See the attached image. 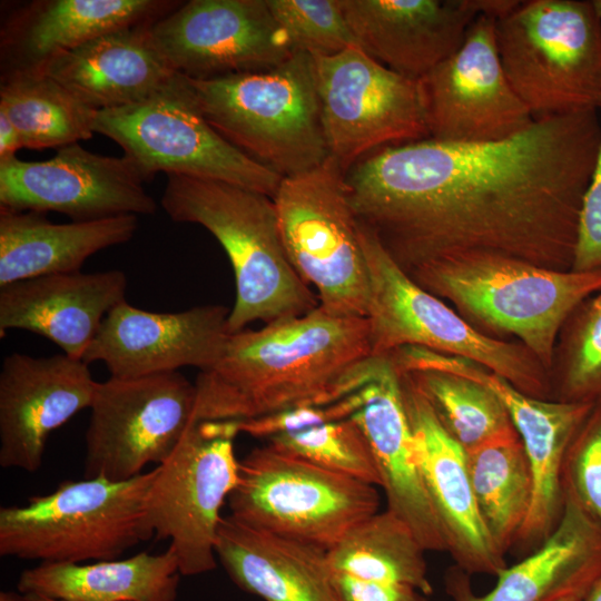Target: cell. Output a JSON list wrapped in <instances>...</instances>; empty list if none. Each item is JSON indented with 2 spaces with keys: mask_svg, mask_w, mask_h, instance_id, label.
<instances>
[{
  "mask_svg": "<svg viewBox=\"0 0 601 601\" xmlns=\"http://www.w3.org/2000/svg\"><path fill=\"white\" fill-rule=\"evenodd\" d=\"M599 110L534 119L491 142L384 147L345 174L356 218L405 270L459 250L571 270Z\"/></svg>",
  "mask_w": 601,
  "mask_h": 601,
  "instance_id": "1",
  "label": "cell"
},
{
  "mask_svg": "<svg viewBox=\"0 0 601 601\" xmlns=\"http://www.w3.org/2000/svg\"><path fill=\"white\" fill-rule=\"evenodd\" d=\"M372 356L366 317L319 305L309 313L229 334L217 361L199 371L195 422L249 421L333 403L353 392Z\"/></svg>",
  "mask_w": 601,
  "mask_h": 601,
  "instance_id": "2",
  "label": "cell"
},
{
  "mask_svg": "<svg viewBox=\"0 0 601 601\" xmlns=\"http://www.w3.org/2000/svg\"><path fill=\"white\" fill-rule=\"evenodd\" d=\"M160 205L171 220L206 228L225 249L236 286L228 334L257 321L303 316L318 306L317 295L289 262L272 197L225 181L169 174Z\"/></svg>",
  "mask_w": 601,
  "mask_h": 601,
  "instance_id": "3",
  "label": "cell"
},
{
  "mask_svg": "<svg viewBox=\"0 0 601 601\" xmlns=\"http://www.w3.org/2000/svg\"><path fill=\"white\" fill-rule=\"evenodd\" d=\"M405 273L477 324L516 336L546 367L562 325L601 290V269L559 270L485 250L443 254Z\"/></svg>",
  "mask_w": 601,
  "mask_h": 601,
  "instance_id": "4",
  "label": "cell"
},
{
  "mask_svg": "<svg viewBox=\"0 0 601 601\" xmlns=\"http://www.w3.org/2000/svg\"><path fill=\"white\" fill-rule=\"evenodd\" d=\"M184 78L207 122L283 178L307 171L329 156L311 55L293 52L265 71Z\"/></svg>",
  "mask_w": 601,
  "mask_h": 601,
  "instance_id": "5",
  "label": "cell"
},
{
  "mask_svg": "<svg viewBox=\"0 0 601 601\" xmlns=\"http://www.w3.org/2000/svg\"><path fill=\"white\" fill-rule=\"evenodd\" d=\"M156 469L130 480L61 482L24 505L0 509V555L40 563L119 559L154 536L147 499Z\"/></svg>",
  "mask_w": 601,
  "mask_h": 601,
  "instance_id": "6",
  "label": "cell"
},
{
  "mask_svg": "<svg viewBox=\"0 0 601 601\" xmlns=\"http://www.w3.org/2000/svg\"><path fill=\"white\" fill-rule=\"evenodd\" d=\"M505 76L533 119L601 108V19L592 1H520L496 19Z\"/></svg>",
  "mask_w": 601,
  "mask_h": 601,
  "instance_id": "7",
  "label": "cell"
},
{
  "mask_svg": "<svg viewBox=\"0 0 601 601\" xmlns=\"http://www.w3.org/2000/svg\"><path fill=\"white\" fill-rule=\"evenodd\" d=\"M358 234L370 278L365 317L372 355H388L403 346H421L474 361L522 393L546 397L549 386L542 365L534 362L536 358L528 348L479 332L417 285L377 236L359 221Z\"/></svg>",
  "mask_w": 601,
  "mask_h": 601,
  "instance_id": "8",
  "label": "cell"
},
{
  "mask_svg": "<svg viewBox=\"0 0 601 601\" xmlns=\"http://www.w3.org/2000/svg\"><path fill=\"white\" fill-rule=\"evenodd\" d=\"M345 174L328 156L284 177L273 200L289 262L317 289L318 305L332 315L365 317L368 269Z\"/></svg>",
  "mask_w": 601,
  "mask_h": 601,
  "instance_id": "9",
  "label": "cell"
},
{
  "mask_svg": "<svg viewBox=\"0 0 601 601\" xmlns=\"http://www.w3.org/2000/svg\"><path fill=\"white\" fill-rule=\"evenodd\" d=\"M230 516L326 551L378 512L376 486L266 443L239 461Z\"/></svg>",
  "mask_w": 601,
  "mask_h": 601,
  "instance_id": "10",
  "label": "cell"
},
{
  "mask_svg": "<svg viewBox=\"0 0 601 601\" xmlns=\"http://www.w3.org/2000/svg\"><path fill=\"white\" fill-rule=\"evenodd\" d=\"M95 132L117 142L146 180L164 171L225 181L273 198L283 179L207 122L180 75L141 102L99 110Z\"/></svg>",
  "mask_w": 601,
  "mask_h": 601,
  "instance_id": "11",
  "label": "cell"
},
{
  "mask_svg": "<svg viewBox=\"0 0 601 601\" xmlns=\"http://www.w3.org/2000/svg\"><path fill=\"white\" fill-rule=\"evenodd\" d=\"M237 421H200L186 432L149 489L147 512L154 536L169 540L183 575L216 568L220 510L238 481L234 440Z\"/></svg>",
  "mask_w": 601,
  "mask_h": 601,
  "instance_id": "12",
  "label": "cell"
},
{
  "mask_svg": "<svg viewBox=\"0 0 601 601\" xmlns=\"http://www.w3.org/2000/svg\"><path fill=\"white\" fill-rule=\"evenodd\" d=\"M313 59L325 141L345 173L372 150L428 138L420 79L361 48Z\"/></svg>",
  "mask_w": 601,
  "mask_h": 601,
  "instance_id": "13",
  "label": "cell"
},
{
  "mask_svg": "<svg viewBox=\"0 0 601 601\" xmlns=\"http://www.w3.org/2000/svg\"><path fill=\"white\" fill-rule=\"evenodd\" d=\"M196 386L180 372L98 382L83 477L126 481L169 459L195 424Z\"/></svg>",
  "mask_w": 601,
  "mask_h": 601,
  "instance_id": "14",
  "label": "cell"
},
{
  "mask_svg": "<svg viewBox=\"0 0 601 601\" xmlns=\"http://www.w3.org/2000/svg\"><path fill=\"white\" fill-rule=\"evenodd\" d=\"M495 22L490 16L476 17L462 46L420 79L428 138L460 144L497 141L534 120L503 70Z\"/></svg>",
  "mask_w": 601,
  "mask_h": 601,
  "instance_id": "15",
  "label": "cell"
},
{
  "mask_svg": "<svg viewBox=\"0 0 601 601\" xmlns=\"http://www.w3.org/2000/svg\"><path fill=\"white\" fill-rule=\"evenodd\" d=\"M150 36L168 66L191 79L265 71L293 55L266 0L181 2Z\"/></svg>",
  "mask_w": 601,
  "mask_h": 601,
  "instance_id": "16",
  "label": "cell"
},
{
  "mask_svg": "<svg viewBox=\"0 0 601 601\" xmlns=\"http://www.w3.org/2000/svg\"><path fill=\"white\" fill-rule=\"evenodd\" d=\"M145 181L127 156H104L72 144L48 160H0V209L56 211L71 221L151 215L157 204Z\"/></svg>",
  "mask_w": 601,
  "mask_h": 601,
  "instance_id": "17",
  "label": "cell"
},
{
  "mask_svg": "<svg viewBox=\"0 0 601 601\" xmlns=\"http://www.w3.org/2000/svg\"><path fill=\"white\" fill-rule=\"evenodd\" d=\"M229 313L224 305L155 313L125 299L105 317L82 361L101 362L110 376L120 378L178 372L185 366L203 371L225 346Z\"/></svg>",
  "mask_w": 601,
  "mask_h": 601,
  "instance_id": "18",
  "label": "cell"
},
{
  "mask_svg": "<svg viewBox=\"0 0 601 601\" xmlns=\"http://www.w3.org/2000/svg\"><path fill=\"white\" fill-rule=\"evenodd\" d=\"M97 383L89 364L63 353L6 356L0 371V465L38 471L50 433L90 407Z\"/></svg>",
  "mask_w": 601,
  "mask_h": 601,
  "instance_id": "19",
  "label": "cell"
},
{
  "mask_svg": "<svg viewBox=\"0 0 601 601\" xmlns=\"http://www.w3.org/2000/svg\"><path fill=\"white\" fill-rule=\"evenodd\" d=\"M352 418L371 446L387 508L403 520L425 549L446 552L445 539L423 481L406 413L401 372L390 355H372L356 387Z\"/></svg>",
  "mask_w": 601,
  "mask_h": 601,
  "instance_id": "20",
  "label": "cell"
},
{
  "mask_svg": "<svg viewBox=\"0 0 601 601\" xmlns=\"http://www.w3.org/2000/svg\"><path fill=\"white\" fill-rule=\"evenodd\" d=\"M447 370L492 388L504 403L523 444L532 475V500L514 546L526 555L548 539L562 518L564 459L595 402L550 401L526 395L483 365L464 357H451Z\"/></svg>",
  "mask_w": 601,
  "mask_h": 601,
  "instance_id": "21",
  "label": "cell"
},
{
  "mask_svg": "<svg viewBox=\"0 0 601 601\" xmlns=\"http://www.w3.org/2000/svg\"><path fill=\"white\" fill-rule=\"evenodd\" d=\"M403 400L426 492L440 522L446 552L467 574L497 577L508 565L487 533L475 502L466 452L449 434L433 406L401 372Z\"/></svg>",
  "mask_w": 601,
  "mask_h": 601,
  "instance_id": "22",
  "label": "cell"
},
{
  "mask_svg": "<svg viewBox=\"0 0 601 601\" xmlns=\"http://www.w3.org/2000/svg\"><path fill=\"white\" fill-rule=\"evenodd\" d=\"M361 49L421 79L453 55L480 16L479 0H341Z\"/></svg>",
  "mask_w": 601,
  "mask_h": 601,
  "instance_id": "23",
  "label": "cell"
},
{
  "mask_svg": "<svg viewBox=\"0 0 601 601\" xmlns=\"http://www.w3.org/2000/svg\"><path fill=\"white\" fill-rule=\"evenodd\" d=\"M119 269L63 273L0 287V336L24 329L43 336L63 354L82 359L108 313L125 300Z\"/></svg>",
  "mask_w": 601,
  "mask_h": 601,
  "instance_id": "24",
  "label": "cell"
},
{
  "mask_svg": "<svg viewBox=\"0 0 601 601\" xmlns=\"http://www.w3.org/2000/svg\"><path fill=\"white\" fill-rule=\"evenodd\" d=\"M601 578V530L565 497L562 518L548 539L506 566L485 594L474 592L471 575L453 565L444 587L453 601H562L585 598Z\"/></svg>",
  "mask_w": 601,
  "mask_h": 601,
  "instance_id": "25",
  "label": "cell"
},
{
  "mask_svg": "<svg viewBox=\"0 0 601 601\" xmlns=\"http://www.w3.org/2000/svg\"><path fill=\"white\" fill-rule=\"evenodd\" d=\"M152 23L99 36L52 57L37 71L98 111L141 102L178 75L155 47Z\"/></svg>",
  "mask_w": 601,
  "mask_h": 601,
  "instance_id": "26",
  "label": "cell"
},
{
  "mask_svg": "<svg viewBox=\"0 0 601 601\" xmlns=\"http://www.w3.org/2000/svg\"><path fill=\"white\" fill-rule=\"evenodd\" d=\"M167 0H38L16 11L1 30L8 75L39 69L52 57L99 36L152 23L176 9Z\"/></svg>",
  "mask_w": 601,
  "mask_h": 601,
  "instance_id": "27",
  "label": "cell"
},
{
  "mask_svg": "<svg viewBox=\"0 0 601 601\" xmlns=\"http://www.w3.org/2000/svg\"><path fill=\"white\" fill-rule=\"evenodd\" d=\"M216 558L242 590L265 601H337L327 551L223 518Z\"/></svg>",
  "mask_w": 601,
  "mask_h": 601,
  "instance_id": "28",
  "label": "cell"
},
{
  "mask_svg": "<svg viewBox=\"0 0 601 601\" xmlns=\"http://www.w3.org/2000/svg\"><path fill=\"white\" fill-rule=\"evenodd\" d=\"M137 228L136 215L55 224L43 213L0 209V287L80 272L90 256L128 242Z\"/></svg>",
  "mask_w": 601,
  "mask_h": 601,
  "instance_id": "29",
  "label": "cell"
},
{
  "mask_svg": "<svg viewBox=\"0 0 601 601\" xmlns=\"http://www.w3.org/2000/svg\"><path fill=\"white\" fill-rule=\"evenodd\" d=\"M351 392L329 404L308 405L250 420L245 432L315 465L373 486L382 485L368 441L351 417L358 406Z\"/></svg>",
  "mask_w": 601,
  "mask_h": 601,
  "instance_id": "30",
  "label": "cell"
},
{
  "mask_svg": "<svg viewBox=\"0 0 601 601\" xmlns=\"http://www.w3.org/2000/svg\"><path fill=\"white\" fill-rule=\"evenodd\" d=\"M179 564L168 549L88 563H39L21 572L18 591L61 601H176Z\"/></svg>",
  "mask_w": 601,
  "mask_h": 601,
  "instance_id": "31",
  "label": "cell"
},
{
  "mask_svg": "<svg viewBox=\"0 0 601 601\" xmlns=\"http://www.w3.org/2000/svg\"><path fill=\"white\" fill-rule=\"evenodd\" d=\"M0 110L17 128L22 148L65 147L95 134L98 110L37 70L2 75Z\"/></svg>",
  "mask_w": 601,
  "mask_h": 601,
  "instance_id": "32",
  "label": "cell"
},
{
  "mask_svg": "<svg viewBox=\"0 0 601 601\" xmlns=\"http://www.w3.org/2000/svg\"><path fill=\"white\" fill-rule=\"evenodd\" d=\"M425 552L410 526L385 510L355 525L327 555L332 571L365 581L410 585L430 595L433 587Z\"/></svg>",
  "mask_w": 601,
  "mask_h": 601,
  "instance_id": "33",
  "label": "cell"
},
{
  "mask_svg": "<svg viewBox=\"0 0 601 601\" xmlns=\"http://www.w3.org/2000/svg\"><path fill=\"white\" fill-rule=\"evenodd\" d=\"M471 484L483 524L499 551L514 548L532 500V475L519 434L466 453Z\"/></svg>",
  "mask_w": 601,
  "mask_h": 601,
  "instance_id": "34",
  "label": "cell"
},
{
  "mask_svg": "<svg viewBox=\"0 0 601 601\" xmlns=\"http://www.w3.org/2000/svg\"><path fill=\"white\" fill-rule=\"evenodd\" d=\"M403 373L425 395L442 425L466 453L516 432L504 403L485 384L440 371Z\"/></svg>",
  "mask_w": 601,
  "mask_h": 601,
  "instance_id": "35",
  "label": "cell"
},
{
  "mask_svg": "<svg viewBox=\"0 0 601 601\" xmlns=\"http://www.w3.org/2000/svg\"><path fill=\"white\" fill-rule=\"evenodd\" d=\"M293 52L332 56L361 48L341 0H266Z\"/></svg>",
  "mask_w": 601,
  "mask_h": 601,
  "instance_id": "36",
  "label": "cell"
},
{
  "mask_svg": "<svg viewBox=\"0 0 601 601\" xmlns=\"http://www.w3.org/2000/svg\"><path fill=\"white\" fill-rule=\"evenodd\" d=\"M573 314L558 400L594 403L601 398V290Z\"/></svg>",
  "mask_w": 601,
  "mask_h": 601,
  "instance_id": "37",
  "label": "cell"
},
{
  "mask_svg": "<svg viewBox=\"0 0 601 601\" xmlns=\"http://www.w3.org/2000/svg\"><path fill=\"white\" fill-rule=\"evenodd\" d=\"M564 497L601 530V398L573 437L562 467Z\"/></svg>",
  "mask_w": 601,
  "mask_h": 601,
  "instance_id": "38",
  "label": "cell"
},
{
  "mask_svg": "<svg viewBox=\"0 0 601 601\" xmlns=\"http://www.w3.org/2000/svg\"><path fill=\"white\" fill-rule=\"evenodd\" d=\"M597 269H601V136L592 176L582 201L571 266L574 272Z\"/></svg>",
  "mask_w": 601,
  "mask_h": 601,
  "instance_id": "39",
  "label": "cell"
},
{
  "mask_svg": "<svg viewBox=\"0 0 601 601\" xmlns=\"http://www.w3.org/2000/svg\"><path fill=\"white\" fill-rule=\"evenodd\" d=\"M332 581L337 601H428L410 585L365 581L335 571Z\"/></svg>",
  "mask_w": 601,
  "mask_h": 601,
  "instance_id": "40",
  "label": "cell"
},
{
  "mask_svg": "<svg viewBox=\"0 0 601 601\" xmlns=\"http://www.w3.org/2000/svg\"><path fill=\"white\" fill-rule=\"evenodd\" d=\"M21 148L22 142L17 128L0 110V160L16 156V151Z\"/></svg>",
  "mask_w": 601,
  "mask_h": 601,
  "instance_id": "41",
  "label": "cell"
},
{
  "mask_svg": "<svg viewBox=\"0 0 601 601\" xmlns=\"http://www.w3.org/2000/svg\"><path fill=\"white\" fill-rule=\"evenodd\" d=\"M0 601H29L28 597L21 592L1 591Z\"/></svg>",
  "mask_w": 601,
  "mask_h": 601,
  "instance_id": "42",
  "label": "cell"
},
{
  "mask_svg": "<svg viewBox=\"0 0 601 601\" xmlns=\"http://www.w3.org/2000/svg\"><path fill=\"white\" fill-rule=\"evenodd\" d=\"M584 601H601V578L592 585Z\"/></svg>",
  "mask_w": 601,
  "mask_h": 601,
  "instance_id": "43",
  "label": "cell"
},
{
  "mask_svg": "<svg viewBox=\"0 0 601 601\" xmlns=\"http://www.w3.org/2000/svg\"><path fill=\"white\" fill-rule=\"evenodd\" d=\"M26 595L28 597L29 601H61V600L51 599L43 595H35V594H26Z\"/></svg>",
  "mask_w": 601,
  "mask_h": 601,
  "instance_id": "44",
  "label": "cell"
},
{
  "mask_svg": "<svg viewBox=\"0 0 601 601\" xmlns=\"http://www.w3.org/2000/svg\"><path fill=\"white\" fill-rule=\"evenodd\" d=\"M593 7L601 19V0H592Z\"/></svg>",
  "mask_w": 601,
  "mask_h": 601,
  "instance_id": "45",
  "label": "cell"
},
{
  "mask_svg": "<svg viewBox=\"0 0 601 601\" xmlns=\"http://www.w3.org/2000/svg\"><path fill=\"white\" fill-rule=\"evenodd\" d=\"M562 601H584V598H569V599H565V600H562Z\"/></svg>",
  "mask_w": 601,
  "mask_h": 601,
  "instance_id": "46",
  "label": "cell"
}]
</instances>
